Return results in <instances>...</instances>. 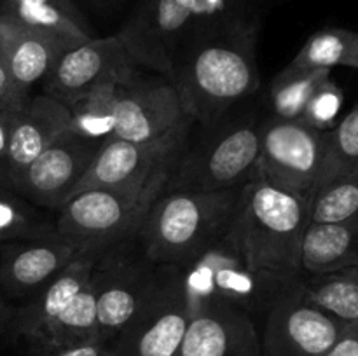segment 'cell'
<instances>
[{"label":"cell","instance_id":"obj_1","mask_svg":"<svg viewBox=\"0 0 358 356\" xmlns=\"http://www.w3.org/2000/svg\"><path fill=\"white\" fill-rule=\"evenodd\" d=\"M257 37V17L243 10L213 23L184 49L171 82L192 122L217 126L259 89Z\"/></svg>","mask_w":358,"mask_h":356},{"label":"cell","instance_id":"obj_2","mask_svg":"<svg viewBox=\"0 0 358 356\" xmlns=\"http://www.w3.org/2000/svg\"><path fill=\"white\" fill-rule=\"evenodd\" d=\"M311 202L255 175L241 188L224 236L255 271L301 278V244L311 222Z\"/></svg>","mask_w":358,"mask_h":356},{"label":"cell","instance_id":"obj_3","mask_svg":"<svg viewBox=\"0 0 358 356\" xmlns=\"http://www.w3.org/2000/svg\"><path fill=\"white\" fill-rule=\"evenodd\" d=\"M243 187L226 191H163L136 239L152 262L184 267L224 236Z\"/></svg>","mask_w":358,"mask_h":356},{"label":"cell","instance_id":"obj_4","mask_svg":"<svg viewBox=\"0 0 358 356\" xmlns=\"http://www.w3.org/2000/svg\"><path fill=\"white\" fill-rule=\"evenodd\" d=\"M248 10L243 0H142L117 34L133 65L173 80L184 49L217 21Z\"/></svg>","mask_w":358,"mask_h":356},{"label":"cell","instance_id":"obj_5","mask_svg":"<svg viewBox=\"0 0 358 356\" xmlns=\"http://www.w3.org/2000/svg\"><path fill=\"white\" fill-rule=\"evenodd\" d=\"M173 166L143 180L79 192L58 209L56 234L79 248H105L136 236L143 218L166 187Z\"/></svg>","mask_w":358,"mask_h":356},{"label":"cell","instance_id":"obj_6","mask_svg":"<svg viewBox=\"0 0 358 356\" xmlns=\"http://www.w3.org/2000/svg\"><path fill=\"white\" fill-rule=\"evenodd\" d=\"M180 276L191 309L201 302H222L243 311L255 321L264 320L268 311L303 281V276L287 278L255 271L226 236H220L194 260L180 267Z\"/></svg>","mask_w":358,"mask_h":356},{"label":"cell","instance_id":"obj_7","mask_svg":"<svg viewBox=\"0 0 358 356\" xmlns=\"http://www.w3.org/2000/svg\"><path fill=\"white\" fill-rule=\"evenodd\" d=\"M208 129L212 133L194 147L187 143L164 191H226L243 187L257 175L261 121L241 117Z\"/></svg>","mask_w":358,"mask_h":356},{"label":"cell","instance_id":"obj_8","mask_svg":"<svg viewBox=\"0 0 358 356\" xmlns=\"http://www.w3.org/2000/svg\"><path fill=\"white\" fill-rule=\"evenodd\" d=\"M161 265L150 260L136 236L108 244L91 271L98 313V341L110 346L152 288Z\"/></svg>","mask_w":358,"mask_h":356},{"label":"cell","instance_id":"obj_9","mask_svg":"<svg viewBox=\"0 0 358 356\" xmlns=\"http://www.w3.org/2000/svg\"><path fill=\"white\" fill-rule=\"evenodd\" d=\"M257 175L280 191L313 201L327 157V131L271 115L261 121Z\"/></svg>","mask_w":358,"mask_h":356},{"label":"cell","instance_id":"obj_10","mask_svg":"<svg viewBox=\"0 0 358 356\" xmlns=\"http://www.w3.org/2000/svg\"><path fill=\"white\" fill-rule=\"evenodd\" d=\"M191 313L180 269L161 265L150 292L108 348L114 356H173Z\"/></svg>","mask_w":358,"mask_h":356},{"label":"cell","instance_id":"obj_11","mask_svg":"<svg viewBox=\"0 0 358 356\" xmlns=\"http://www.w3.org/2000/svg\"><path fill=\"white\" fill-rule=\"evenodd\" d=\"M101 140L83 138L66 131L35 157L7 191L31 205L58 212L73 194L101 147Z\"/></svg>","mask_w":358,"mask_h":356},{"label":"cell","instance_id":"obj_12","mask_svg":"<svg viewBox=\"0 0 358 356\" xmlns=\"http://www.w3.org/2000/svg\"><path fill=\"white\" fill-rule=\"evenodd\" d=\"M191 121L178 91L163 75H143L133 70L117 84L115 126L110 138L149 142Z\"/></svg>","mask_w":358,"mask_h":356},{"label":"cell","instance_id":"obj_13","mask_svg":"<svg viewBox=\"0 0 358 356\" xmlns=\"http://www.w3.org/2000/svg\"><path fill=\"white\" fill-rule=\"evenodd\" d=\"M261 323V356H320L348 327L311 304L303 293V281Z\"/></svg>","mask_w":358,"mask_h":356},{"label":"cell","instance_id":"obj_14","mask_svg":"<svg viewBox=\"0 0 358 356\" xmlns=\"http://www.w3.org/2000/svg\"><path fill=\"white\" fill-rule=\"evenodd\" d=\"M192 124V121L184 122L168 135L149 142L105 140L73 195L91 188L131 184L150 177L163 168L173 166L187 147Z\"/></svg>","mask_w":358,"mask_h":356},{"label":"cell","instance_id":"obj_15","mask_svg":"<svg viewBox=\"0 0 358 356\" xmlns=\"http://www.w3.org/2000/svg\"><path fill=\"white\" fill-rule=\"evenodd\" d=\"M117 35L91 37L63 52L44 84V94L69 107L80 96L110 80H122L135 70Z\"/></svg>","mask_w":358,"mask_h":356},{"label":"cell","instance_id":"obj_16","mask_svg":"<svg viewBox=\"0 0 358 356\" xmlns=\"http://www.w3.org/2000/svg\"><path fill=\"white\" fill-rule=\"evenodd\" d=\"M173 356H261L259 325L229 304H196Z\"/></svg>","mask_w":358,"mask_h":356},{"label":"cell","instance_id":"obj_17","mask_svg":"<svg viewBox=\"0 0 358 356\" xmlns=\"http://www.w3.org/2000/svg\"><path fill=\"white\" fill-rule=\"evenodd\" d=\"M83 248L56 230L35 239L2 244L0 251V293L28 299L58 272H62Z\"/></svg>","mask_w":358,"mask_h":356},{"label":"cell","instance_id":"obj_18","mask_svg":"<svg viewBox=\"0 0 358 356\" xmlns=\"http://www.w3.org/2000/svg\"><path fill=\"white\" fill-rule=\"evenodd\" d=\"M70 110L65 103L37 94L14 114L7 149L0 163V187L7 188L10 181L44 152L55 140L69 131Z\"/></svg>","mask_w":358,"mask_h":356},{"label":"cell","instance_id":"obj_19","mask_svg":"<svg viewBox=\"0 0 358 356\" xmlns=\"http://www.w3.org/2000/svg\"><path fill=\"white\" fill-rule=\"evenodd\" d=\"M101 250L103 248L80 250L77 257L48 285L28 297L20 309H14L9 330L14 337L23 342L24 348H28L69 307L73 297L90 281L91 271Z\"/></svg>","mask_w":358,"mask_h":356},{"label":"cell","instance_id":"obj_20","mask_svg":"<svg viewBox=\"0 0 358 356\" xmlns=\"http://www.w3.org/2000/svg\"><path fill=\"white\" fill-rule=\"evenodd\" d=\"M70 47L73 45L56 35L24 27L0 14V58L24 93L30 94L31 87L48 77L59 56Z\"/></svg>","mask_w":358,"mask_h":356},{"label":"cell","instance_id":"obj_21","mask_svg":"<svg viewBox=\"0 0 358 356\" xmlns=\"http://www.w3.org/2000/svg\"><path fill=\"white\" fill-rule=\"evenodd\" d=\"M358 265V213L336 222H310L301 244V274Z\"/></svg>","mask_w":358,"mask_h":356},{"label":"cell","instance_id":"obj_22","mask_svg":"<svg viewBox=\"0 0 358 356\" xmlns=\"http://www.w3.org/2000/svg\"><path fill=\"white\" fill-rule=\"evenodd\" d=\"M98 341L96 295L93 283L83 286L65 311L31 342L27 351L31 356H49L63 349Z\"/></svg>","mask_w":358,"mask_h":356},{"label":"cell","instance_id":"obj_23","mask_svg":"<svg viewBox=\"0 0 358 356\" xmlns=\"http://www.w3.org/2000/svg\"><path fill=\"white\" fill-rule=\"evenodd\" d=\"M0 14L24 27L56 35L72 45L93 37L72 0H0Z\"/></svg>","mask_w":358,"mask_h":356},{"label":"cell","instance_id":"obj_24","mask_svg":"<svg viewBox=\"0 0 358 356\" xmlns=\"http://www.w3.org/2000/svg\"><path fill=\"white\" fill-rule=\"evenodd\" d=\"M303 293L348 327L358 328V265L325 274L303 276Z\"/></svg>","mask_w":358,"mask_h":356},{"label":"cell","instance_id":"obj_25","mask_svg":"<svg viewBox=\"0 0 358 356\" xmlns=\"http://www.w3.org/2000/svg\"><path fill=\"white\" fill-rule=\"evenodd\" d=\"M327 77H331V70L303 68L289 63L278 75H275L269 86L271 115L297 121L303 115L311 94Z\"/></svg>","mask_w":358,"mask_h":356},{"label":"cell","instance_id":"obj_26","mask_svg":"<svg viewBox=\"0 0 358 356\" xmlns=\"http://www.w3.org/2000/svg\"><path fill=\"white\" fill-rule=\"evenodd\" d=\"M119 82L121 80L101 84L70 103L69 131L83 138L101 142L110 138L115 126V96Z\"/></svg>","mask_w":358,"mask_h":356},{"label":"cell","instance_id":"obj_27","mask_svg":"<svg viewBox=\"0 0 358 356\" xmlns=\"http://www.w3.org/2000/svg\"><path fill=\"white\" fill-rule=\"evenodd\" d=\"M290 63L303 68L332 70L334 66H348L358 70V31L324 28L304 42Z\"/></svg>","mask_w":358,"mask_h":356},{"label":"cell","instance_id":"obj_28","mask_svg":"<svg viewBox=\"0 0 358 356\" xmlns=\"http://www.w3.org/2000/svg\"><path fill=\"white\" fill-rule=\"evenodd\" d=\"M55 230V222L44 218L23 198L0 187V244L35 239Z\"/></svg>","mask_w":358,"mask_h":356},{"label":"cell","instance_id":"obj_29","mask_svg":"<svg viewBox=\"0 0 358 356\" xmlns=\"http://www.w3.org/2000/svg\"><path fill=\"white\" fill-rule=\"evenodd\" d=\"M358 213V168L332 178L311 202V222H336Z\"/></svg>","mask_w":358,"mask_h":356},{"label":"cell","instance_id":"obj_30","mask_svg":"<svg viewBox=\"0 0 358 356\" xmlns=\"http://www.w3.org/2000/svg\"><path fill=\"white\" fill-rule=\"evenodd\" d=\"M355 168H358V103L345 119L327 131V157L320 188L332 178Z\"/></svg>","mask_w":358,"mask_h":356},{"label":"cell","instance_id":"obj_31","mask_svg":"<svg viewBox=\"0 0 358 356\" xmlns=\"http://www.w3.org/2000/svg\"><path fill=\"white\" fill-rule=\"evenodd\" d=\"M343 107V91L331 77L315 89L297 121L304 122L318 131H331L338 124V115Z\"/></svg>","mask_w":358,"mask_h":356},{"label":"cell","instance_id":"obj_32","mask_svg":"<svg viewBox=\"0 0 358 356\" xmlns=\"http://www.w3.org/2000/svg\"><path fill=\"white\" fill-rule=\"evenodd\" d=\"M28 100H30V94L24 93L23 89H20V86L14 82L7 65L3 63V59L0 58V103H2L7 110L17 112L27 105Z\"/></svg>","mask_w":358,"mask_h":356},{"label":"cell","instance_id":"obj_33","mask_svg":"<svg viewBox=\"0 0 358 356\" xmlns=\"http://www.w3.org/2000/svg\"><path fill=\"white\" fill-rule=\"evenodd\" d=\"M320 356H358V328L346 327L341 337Z\"/></svg>","mask_w":358,"mask_h":356},{"label":"cell","instance_id":"obj_34","mask_svg":"<svg viewBox=\"0 0 358 356\" xmlns=\"http://www.w3.org/2000/svg\"><path fill=\"white\" fill-rule=\"evenodd\" d=\"M49 356H114L110 348L101 342H90V344L76 346V348L63 349V351L52 353Z\"/></svg>","mask_w":358,"mask_h":356},{"label":"cell","instance_id":"obj_35","mask_svg":"<svg viewBox=\"0 0 358 356\" xmlns=\"http://www.w3.org/2000/svg\"><path fill=\"white\" fill-rule=\"evenodd\" d=\"M16 112H0V163L3 159V154L7 149V140H9L10 124Z\"/></svg>","mask_w":358,"mask_h":356},{"label":"cell","instance_id":"obj_36","mask_svg":"<svg viewBox=\"0 0 358 356\" xmlns=\"http://www.w3.org/2000/svg\"><path fill=\"white\" fill-rule=\"evenodd\" d=\"M14 309L6 302V300L0 299V332H3L6 328H9L10 321H13Z\"/></svg>","mask_w":358,"mask_h":356},{"label":"cell","instance_id":"obj_37","mask_svg":"<svg viewBox=\"0 0 358 356\" xmlns=\"http://www.w3.org/2000/svg\"><path fill=\"white\" fill-rule=\"evenodd\" d=\"M0 112H10V110H7V108H6V107H3V105H2V103H0Z\"/></svg>","mask_w":358,"mask_h":356},{"label":"cell","instance_id":"obj_38","mask_svg":"<svg viewBox=\"0 0 358 356\" xmlns=\"http://www.w3.org/2000/svg\"><path fill=\"white\" fill-rule=\"evenodd\" d=\"M91 2H108V0H91Z\"/></svg>","mask_w":358,"mask_h":356}]
</instances>
